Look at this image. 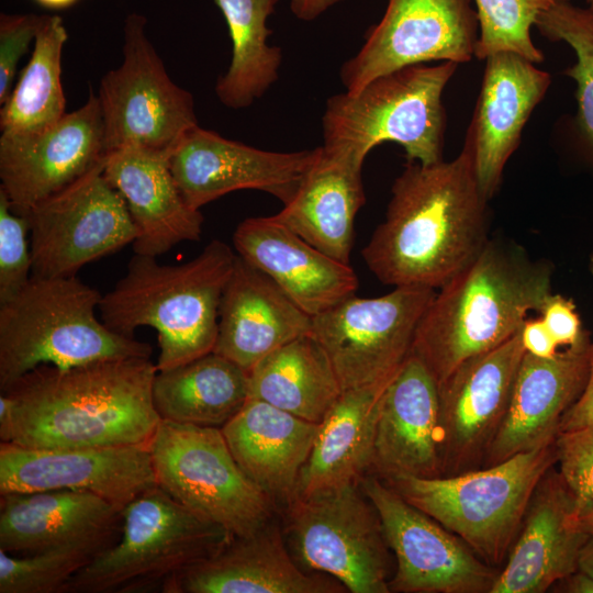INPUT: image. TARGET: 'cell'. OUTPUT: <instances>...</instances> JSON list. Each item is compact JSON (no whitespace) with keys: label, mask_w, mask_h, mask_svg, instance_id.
Wrapping results in <instances>:
<instances>
[{"label":"cell","mask_w":593,"mask_h":593,"mask_svg":"<svg viewBox=\"0 0 593 593\" xmlns=\"http://www.w3.org/2000/svg\"><path fill=\"white\" fill-rule=\"evenodd\" d=\"M157 367L116 358L61 369L42 365L0 395V440L27 448L148 445L160 417Z\"/></svg>","instance_id":"6da1fadb"},{"label":"cell","mask_w":593,"mask_h":593,"mask_svg":"<svg viewBox=\"0 0 593 593\" xmlns=\"http://www.w3.org/2000/svg\"><path fill=\"white\" fill-rule=\"evenodd\" d=\"M488 202L463 149L450 161H407L362 258L384 284L438 290L488 243Z\"/></svg>","instance_id":"7a4b0ae2"},{"label":"cell","mask_w":593,"mask_h":593,"mask_svg":"<svg viewBox=\"0 0 593 593\" xmlns=\"http://www.w3.org/2000/svg\"><path fill=\"white\" fill-rule=\"evenodd\" d=\"M552 265L521 245L489 238L480 254L444 284L423 314L411 353L438 384L463 361L516 335L552 293Z\"/></svg>","instance_id":"3957f363"},{"label":"cell","mask_w":593,"mask_h":593,"mask_svg":"<svg viewBox=\"0 0 593 593\" xmlns=\"http://www.w3.org/2000/svg\"><path fill=\"white\" fill-rule=\"evenodd\" d=\"M236 254L213 239L190 261L160 265L135 254L126 273L102 295L101 321L112 332L134 337L141 326L158 334L157 370L174 368L213 351L223 290Z\"/></svg>","instance_id":"277c9868"},{"label":"cell","mask_w":593,"mask_h":593,"mask_svg":"<svg viewBox=\"0 0 593 593\" xmlns=\"http://www.w3.org/2000/svg\"><path fill=\"white\" fill-rule=\"evenodd\" d=\"M101 298L76 276H32L1 302V391L42 365L66 369L108 359L149 358V344L116 334L97 317Z\"/></svg>","instance_id":"5b68a950"},{"label":"cell","mask_w":593,"mask_h":593,"mask_svg":"<svg viewBox=\"0 0 593 593\" xmlns=\"http://www.w3.org/2000/svg\"><path fill=\"white\" fill-rule=\"evenodd\" d=\"M556 463L552 443L494 466L455 475L399 477L383 481L461 538L485 563L500 569L538 483Z\"/></svg>","instance_id":"8992f818"},{"label":"cell","mask_w":593,"mask_h":593,"mask_svg":"<svg viewBox=\"0 0 593 593\" xmlns=\"http://www.w3.org/2000/svg\"><path fill=\"white\" fill-rule=\"evenodd\" d=\"M458 64L406 66L370 80L354 93L331 97L322 116L323 145L363 163L383 142L402 146L407 161L443 160L444 90Z\"/></svg>","instance_id":"52a82bcc"},{"label":"cell","mask_w":593,"mask_h":593,"mask_svg":"<svg viewBox=\"0 0 593 593\" xmlns=\"http://www.w3.org/2000/svg\"><path fill=\"white\" fill-rule=\"evenodd\" d=\"M232 537L155 485L123 508L120 539L79 570L66 593L163 591L171 578Z\"/></svg>","instance_id":"ba28073f"},{"label":"cell","mask_w":593,"mask_h":593,"mask_svg":"<svg viewBox=\"0 0 593 593\" xmlns=\"http://www.w3.org/2000/svg\"><path fill=\"white\" fill-rule=\"evenodd\" d=\"M279 514L288 548L302 569L334 578L347 592H390L391 550L360 482L296 496Z\"/></svg>","instance_id":"9c48e42d"},{"label":"cell","mask_w":593,"mask_h":593,"mask_svg":"<svg viewBox=\"0 0 593 593\" xmlns=\"http://www.w3.org/2000/svg\"><path fill=\"white\" fill-rule=\"evenodd\" d=\"M148 448L157 485L233 537L250 535L279 514L242 470L221 428L160 419Z\"/></svg>","instance_id":"30bf717a"},{"label":"cell","mask_w":593,"mask_h":593,"mask_svg":"<svg viewBox=\"0 0 593 593\" xmlns=\"http://www.w3.org/2000/svg\"><path fill=\"white\" fill-rule=\"evenodd\" d=\"M146 26L145 15L126 16L123 60L100 80L107 154L128 147L172 153L199 125L192 94L169 77Z\"/></svg>","instance_id":"8fae6325"},{"label":"cell","mask_w":593,"mask_h":593,"mask_svg":"<svg viewBox=\"0 0 593 593\" xmlns=\"http://www.w3.org/2000/svg\"><path fill=\"white\" fill-rule=\"evenodd\" d=\"M436 290L396 287L376 298H347L312 316L310 335L326 354L342 391L387 382L410 355Z\"/></svg>","instance_id":"7c38bea8"},{"label":"cell","mask_w":593,"mask_h":593,"mask_svg":"<svg viewBox=\"0 0 593 593\" xmlns=\"http://www.w3.org/2000/svg\"><path fill=\"white\" fill-rule=\"evenodd\" d=\"M104 161L23 215L33 277H74L85 265L134 243L136 227L103 174Z\"/></svg>","instance_id":"4fadbf2b"},{"label":"cell","mask_w":593,"mask_h":593,"mask_svg":"<svg viewBox=\"0 0 593 593\" xmlns=\"http://www.w3.org/2000/svg\"><path fill=\"white\" fill-rule=\"evenodd\" d=\"M360 485L379 513L395 558L390 592L491 593L499 568L485 563L461 538L379 477L369 473Z\"/></svg>","instance_id":"5bb4252c"},{"label":"cell","mask_w":593,"mask_h":593,"mask_svg":"<svg viewBox=\"0 0 593 593\" xmlns=\"http://www.w3.org/2000/svg\"><path fill=\"white\" fill-rule=\"evenodd\" d=\"M479 21L471 0H388L381 20L365 34L359 52L339 76L354 93L390 71L429 61L463 64L474 58Z\"/></svg>","instance_id":"9a60e30c"},{"label":"cell","mask_w":593,"mask_h":593,"mask_svg":"<svg viewBox=\"0 0 593 593\" xmlns=\"http://www.w3.org/2000/svg\"><path fill=\"white\" fill-rule=\"evenodd\" d=\"M519 332L463 361L438 384L441 475L482 468L526 353Z\"/></svg>","instance_id":"2e32d148"},{"label":"cell","mask_w":593,"mask_h":593,"mask_svg":"<svg viewBox=\"0 0 593 593\" xmlns=\"http://www.w3.org/2000/svg\"><path fill=\"white\" fill-rule=\"evenodd\" d=\"M97 94L48 128L24 137L0 136V189L13 212L25 215L69 187L107 157Z\"/></svg>","instance_id":"e0dca14e"},{"label":"cell","mask_w":593,"mask_h":593,"mask_svg":"<svg viewBox=\"0 0 593 593\" xmlns=\"http://www.w3.org/2000/svg\"><path fill=\"white\" fill-rule=\"evenodd\" d=\"M155 485L148 445L27 448L0 444V494L82 491L123 510Z\"/></svg>","instance_id":"ac0fdd59"},{"label":"cell","mask_w":593,"mask_h":593,"mask_svg":"<svg viewBox=\"0 0 593 593\" xmlns=\"http://www.w3.org/2000/svg\"><path fill=\"white\" fill-rule=\"evenodd\" d=\"M315 153L264 150L198 125L179 142L169 163L182 197L195 210L238 190L264 191L287 204Z\"/></svg>","instance_id":"d6986e66"},{"label":"cell","mask_w":593,"mask_h":593,"mask_svg":"<svg viewBox=\"0 0 593 593\" xmlns=\"http://www.w3.org/2000/svg\"><path fill=\"white\" fill-rule=\"evenodd\" d=\"M480 93L462 149L469 155L483 197L497 192L504 168L523 130L551 85L549 72L510 52L485 59Z\"/></svg>","instance_id":"ffe728a7"},{"label":"cell","mask_w":593,"mask_h":593,"mask_svg":"<svg viewBox=\"0 0 593 593\" xmlns=\"http://www.w3.org/2000/svg\"><path fill=\"white\" fill-rule=\"evenodd\" d=\"M280 514L171 578L164 593H344L334 578L302 569L286 542Z\"/></svg>","instance_id":"44dd1931"},{"label":"cell","mask_w":593,"mask_h":593,"mask_svg":"<svg viewBox=\"0 0 593 593\" xmlns=\"http://www.w3.org/2000/svg\"><path fill=\"white\" fill-rule=\"evenodd\" d=\"M370 473L382 480L441 475L438 383L412 353L381 394Z\"/></svg>","instance_id":"7402d4cb"},{"label":"cell","mask_w":593,"mask_h":593,"mask_svg":"<svg viewBox=\"0 0 593 593\" xmlns=\"http://www.w3.org/2000/svg\"><path fill=\"white\" fill-rule=\"evenodd\" d=\"M122 508L82 491L44 490L0 494V550L26 556L89 547L101 552L116 544Z\"/></svg>","instance_id":"603a6c76"},{"label":"cell","mask_w":593,"mask_h":593,"mask_svg":"<svg viewBox=\"0 0 593 593\" xmlns=\"http://www.w3.org/2000/svg\"><path fill=\"white\" fill-rule=\"evenodd\" d=\"M590 344L589 337L550 358L525 353L506 414L482 467L555 443L562 416L585 385Z\"/></svg>","instance_id":"cb8c5ba5"},{"label":"cell","mask_w":593,"mask_h":593,"mask_svg":"<svg viewBox=\"0 0 593 593\" xmlns=\"http://www.w3.org/2000/svg\"><path fill=\"white\" fill-rule=\"evenodd\" d=\"M590 535L577 522L573 495L558 469L538 483L491 593H544L578 570Z\"/></svg>","instance_id":"d4e9b609"},{"label":"cell","mask_w":593,"mask_h":593,"mask_svg":"<svg viewBox=\"0 0 593 593\" xmlns=\"http://www.w3.org/2000/svg\"><path fill=\"white\" fill-rule=\"evenodd\" d=\"M233 245L242 259L267 275L310 316L355 295L358 289L349 264L321 251L273 215L242 221Z\"/></svg>","instance_id":"484cf974"},{"label":"cell","mask_w":593,"mask_h":593,"mask_svg":"<svg viewBox=\"0 0 593 593\" xmlns=\"http://www.w3.org/2000/svg\"><path fill=\"white\" fill-rule=\"evenodd\" d=\"M170 155L134 147L107 155L103 174L124 199L137 231L135 254L158 257L179 243L201 238L203 215L182 197Z\"/></svg>","instance_id":"4316f807"},{"label":"cell","mask_w":593,"mask_h":593,"mask_svg":"<svg viewBox=\"0 0 593 593\" xmlns=\"http://www.w3.org/2000/svg\"><path fill=\"white\" fill-rule=\"evenodd\" d=\"M311 323L312 316L267 275L237 255L222 293L213 351L249 371L279 347L309 335Z\"/></svg>","instance_id":"83f0119b"},{"label":"cell","mask_w":593,"mask_h":593,"mask_svg":"<svg viewBox=\"0 0 593 593\" xmlns=\"http://www.w3.org/2000/svg\"><path fill=\"white\" fill-rule=\"evenodd\" d=\"M320 424L249 398L221 429L235 460L278 510L298 496Z\"/></svg>","instance_id":"f1b7e54d"},{"label":"cell","mask_w":593,"mask_h":593,"mask_svg":"<svg viewBox=\"0 0 593 593\" xmlns=\"http://www.w3.org/2000/svg\"><path fill=\"white\" fill-rule=\"evenodd\" d=\"M363 163L324 145L290 202L273 216L326 255L349 264L354 226L366 202Z\"/></svg>","instance_id":"f546056e"},{"label":"cell","mask_w":593,"mask_h":593,"mask_svg":"<svg viewBox=\"0 0 593 593\" xmlns=\"http://www.w3.org/2000/svg\"><path fill=\"white\" fill-rule=\"evenodd\" d=\"M388 382L342 391L320 423L298 496L359 483L370 473L379 402Z\"/></svg>","instance_id":"4dcf8cb0"},{"label":"cell","mask_w":593,"mask_h":593,"mask_svg":"<svg viewBox=\"0 0 593 593\" xmlns=\"http://www.w3.org/2000/svg\"><path fill=\"white\" fill-rule=\"evenodd\" d=\"M249 399L248 371L214 351L157 370L153 402L160 419L222 428Z\"/></svg>","instance_id":"1f68e13d"},{"label":"cell","mask_w":593,"mask_h":593,"mask_svg":"<svg viewBox=\"0 0 593 593\" xmlns=\"http://www.w3.org/2000/svg\"><path fill=\"white\" fill-rule=\"evenodd\" d=\"M249 398L320 424L342 393L322 347L309 334L258 361L248 371Z\"/></svg>","instance_id":"d6a6232c"},{"label":"cell","mask_w":593,"mask_h":593,"mask_svg":"<svg viewBox=\"0 0 593 593\" xmlns=\"http://www.w3.org/2000/svg\"><path fill=\"white\" fill-rule=\"evenodd\" d=\"M222 12L232 41V58L215 85V94L225 107H249L277 81L281 66L280 47L268 44V18L279 0H213Z\"/></svg>","instance_id":"836d02e7"},{"label":"cell","mask_w":593,"mask_h":593,"mask_svg":"<svg viewBox=\"0 0 593 593\" xmlns=\"http://www.w3.org/2000/svg\"><path fill=\"white\" fill-rule=\"evenodd\" d=\"M67 40L61 16L43 14L31 58L0 109V136L37 134L67 113L61 85V56Z\"/></svg>","instance_id":"e575fe53"},{"label":"cell","mask_w":593,"mask_h":593,"mask_svg":"<svg viewBox=\"0 0 593 593\" xmlns=\"http://www.w3.org/2000/svg\"><path fill=\"white\" fill-rule=\"evenodd\" d=\"M535 26L547 40L567 43L575 54V63L564 75L577 85L574 131L583 157L593 167V11L558 2L538 16Z\"/></svg>","instance_id":"d590c367"},{"label":"cell","mask_w":593,"mask_h":593,"mask_svg":"<svg viewBox=\"0 0 593 593\" xmlns=\"http://www.w3.org/2000/svg\"><path fill=\"white\" fill-rule=\"evenodd\" d=\"M479 21L474 57L510 52L538 64L545 57L533 43L530 31L538 16L558 2L569 0H473Z\"/></svg>","instance_id":"8d00e7d4"},{"label":"cell","mask_w":593,"mask_h":593,"mask_svg":"<svg viewBox=\"0 0 593 593\" xmlns=\"http://www.w3.org/2000/svg\"><path fill=\"white\" fill-rule=\"evenodd\" d=\"M100 552L89 547L26 556L0 550V593H66L70 579Z\"/></svg>","instance_id":"74e56055"},{"label":"cell","mask_w":593,"mask_h":593,"mask_svg":"<svg viewBox=\"0 0 593 593\" xmlns=\"http://www.w3.org/2000/svg\"><path fill=\"white\" fill-rule=\"evenodd\" d=\"M29 222L12 211L0 189V303L16 294L32 277Z\"/></svg>","instance_id":"f35d334b"},{"label":"cell","mask_w":593,"mask_h":593,"mask_svg":"<svg viewBox=\"0 0 593 593\" xmlns=\"http://www.w3.org/2000/svg\"><path fill=\"white\" fill-rule=\"evenodd\" d=\"M555 444L558 471L573 495L578 514L593 502V425L558 433Z\"/></svg>","instance_id":"ab89813d"},{"label":"cell","mask_w":593,"mask_h":593,"mask_svg":"<svg viewBox=\"0 0 593 593\" xmlns=\"http://www.w3.org/2000/svg\"><path fill=\"white\" fill-rule=\"evenodd\" d=\"M42 15L34 13L0 14V104L11 93L20 58L34 43Z\"/></svg>","instance_id":"60d3db41"},{"label":"cell","mask_w":593,"mask_h":593,"mask_svg":"<svg viewBox=\"0 0 593 593\" xmlns=\"http://www.w3.org/2000/svg\"><path fill=\"white\" fill-rule=\"evenodd\" d=\"M538 313L558 347H573L590 337L573 301L564 295L552 292Z\"/></svg>","instance_id":"b9f144b4"},{"label":"cell","mask_w":593,"mask_h":593,"mask_svg":"<svg viewBox=\"0 0 593 593\" xmlns=\"http://www.w3.org/2000/svg\"><path fill=\"white\" fill-rule=\"evenodd\" d=\"M593 425V343L589 347V370L585 385L578 400L561 418L559 433Z\"/></svg>","instance_id":"7bdbcfd3"},{"label":"cell","mask_w":593,"mask_h":593,"mask_svg":"<svg viewBox=\"0 0 593 593\" xmlns=\"http://www.w3.org/2000/svg\"><path fill=\"white\" fill-rule=\"evenodd\" d=\"M519 335L522 345L529 355L550 358L559 351L558 345L540 317L527 318L521 328Z\"/></svg>","instance_id":"ee69618b"},{"label":"cell","mask_w":593,"mask_h":593,"mask_svg":"<svg viewBox=\"0 0 593 593\" xmlns=\"http://www.w3.org/2000/svg\"><path fill=\"white\" fill-rule=\"evenodd\" d=\"M346 0H290V9L301 21H313L333 5Z\"/></svg>","instance_id":"f6af8a7d"},{"label":"cell","mask_w":593,"mask_h":593,"mask_svg":"<svg viewBox=\"0 0 593 593\" xmlns=\"http://www.w3.org/2000/svg\"><path fill=\"white\" fill-rule=\"evenodd\" d=\"M562 592L569 593H593V578L581 570H577L556 583Z\"/></svg>","instance_id":"bcb514c9"},{"label":"cell","mask_w":593,"mask_h":593,"mask_svg":"<svg viewBox=\"0 0 593 593\" xmlns=\"http://www.w3.org/2000/svg\"><path fill=\"white\" fill-rule=\"evenodd\" d=\"M578 570H581L593 578V535L588 538L580 551Z\"/></svg>","instance_id":"7dc6e473"},{"label":"cell","mask_w":593,"mask_h":593,"mask_svg":"<svg viewBox=\"0 0 593 593\" xmlns=\"http://www.w3.org/2000/svg\"><path fill=\"white\" fill-rule=\"evenodd\" d=\"M578 526L588 535H593V502L577 514Z\"/></svg>","instance_id":"c3c4849f"},{"label":"cell","mask_w":593,"mask_h":593,"mask_svg":"<svg viewBox=\"0 0 593 593\" xmlns=\"http://www.w3.org/2000/svg\"><path fill=\"white\" fill-rule=\"evenodd\" d=\"M41 5L48 9H64L75 4L78 0H35Z\"/></svg>","instance_id":"681fc988"},{"label":"cell","mask_w":593,"mask_h":593,"mask_svg":"<svg viewBox=\"0 0 593 593\" xmlns=\"http://www.w3.org/2000/svg\"><path fill=\"white\" fill-rule=\"evenodd\" d=\"M588 268H589L590 273L593 276V251L589 256Z\"/></svg>","instance_id":"f907efd6"},{"label":"cell","mask_w":593,"mask_h":593,"mask_svg":"<svg viewBox=\"0 0 593 593\" xmlns=\"http://www.w3.org/2000/svg\"><path fill=\"white\" fill-rule=\"evenodd\" d=\"M585 2H586V8L593 11V0H585Z\"/></svg>","instance_id":"816d5d0a"}]
</instances>
